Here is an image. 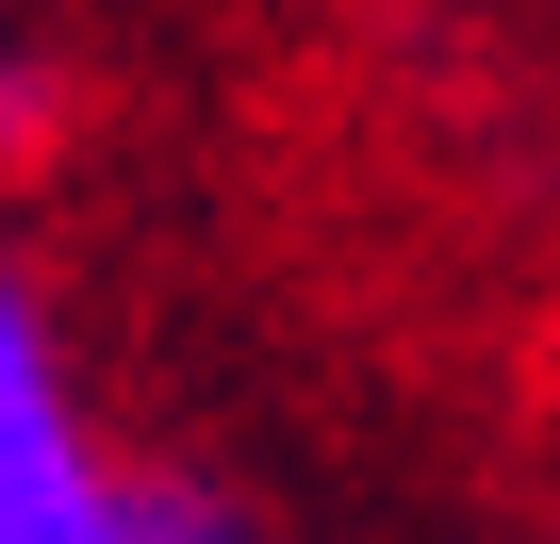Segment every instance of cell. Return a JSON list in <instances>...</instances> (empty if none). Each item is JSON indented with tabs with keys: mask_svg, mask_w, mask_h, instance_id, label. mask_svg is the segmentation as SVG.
<instances>
[{
	"mask_svg": "<svg viewBox=\"0 0 560 544\" xmlns=\"http://www.w3.org/2000/svg\"><path fill=\"white\" fill-rule=\"evenodd\" d=\"M83 511H100V445L67 413V363H50L34 281L0 264V544H67Z\"/></svg>",
	"mask_w": 560,
	"mask_h": 544,
	"instance_id": "6da1fadb",
	"label": "cell"
},
{
	"mask_svg": "<svg viewBox=\"0 0 560 544\" xmlns=\"http://www.w3.org/2000/svg\"><path fill=\"white\" fill-rule=\"evenodd\" d=\"M50 132V67H18V50H0V149H34Z\"/></svg>",
	"mask_w": 560,
	"mask_h": 544,
	"instance_id": "3957f363",
	"label": "cell"
},
{
	"mask_svg": "<svg viewBox=\"0 0 560 544\" xmlns=\"http://www.w3.org/2000/svg\"><path fill=\"white\" fill-rule=\"evenodd\" d=\"M67 544H231L198 495H149V478H100V511L67 528Z\"/></svg>",
	"mask_w": 560,
	"mask_h": 544,
	"instance_id": "7a4b0ae2",
	"label": "cell"
}]
</instances>
